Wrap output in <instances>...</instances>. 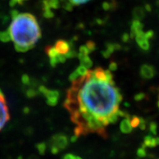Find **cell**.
<instances>
[{
    "mask_svg": "<svg viewBox=\"0 0 159 159\" xmlns=\"http://www.w3.org/2000/svg\"><path fill=\"white\" fill-rule=\"evenodd\" d=\"M122 100V94L114 81L98 79L93 70L72 81L63 106L76 125L75 136L78 138L96 133L106 139V127L111 117L119 111Z\"/></svg>",
    "mask_w": 159,
    "mask_h": 159,
    "instance_id": "cell-1",
    "label": "cell"
},
{
    "mask_svg": "<svg viewBox=\"0 0 159 159\" xmlns=\"http://www.w3.org/2000/svg\"><path fill=\"white\" fill-rule=\"evenodd\" d=\"M8 30L15 49L20 52L33 48L41 37V28L37 19L28 13L19 14L13 19Z\"/></svg>",
    "mask_w": 159,
    "mask_h": 159,
    "instance_id": "cell-2",
    "label": "cell"
},
{
    "mask_svg": "<svg viewBox=\"0 0 159 159\" xmlns=\"http://www.w3.org/2000/svg\"><path fill=\"white\" fill-rule=\"evenodd\" d=\"M10 119L9 110L3 93L0 89V130L4 128Z\"/></svg>",
    "mask_w": 159,
    "mask_h": 159,
    "instance_id": "cell-3",
    "label": "cell"
},
{
    "mask_svg": "<svg viewBox=\"0 0 159 159\" xmlns=\"http://www.w3.org/2000/svg\"><path fill=\"white\" fill-rule=\"evenodd\" d=\"M52 152L56 154L59 151L63 150L68 145V139L64 135H56L52 137Z\"/></svg>",
    "mask_w": 159,
    "mask_h": 159,
    "instance_id": "cell-4",
    "label": "cell"
},
{
    "mask_svg": "<svg viewBox=\"0 0 159 159\" xmlns=\"http://www.w3.org/2000/svg\"><path fill=\"white\" fill-rule=\"evenodd\" d=\"M41 91L43 93V94L46 97L47 99V103L50 105H55L57 103L59 97V93L56 91L49 90L44 88V87H41Z\"/></svg>",
    "mask_w": 159,
    "mask_h": 159,
    "instance_id": "cell-5",
    "label": "cell"
},
{
    "mask_svg": "<svg viewBox=\"0 0 159 159\" xmlns=\"http://www.w3.org/2000/svg\"><path fill=\"white\" fill-rule=\"evenodd\" d=\"M137 44L139 46L141 49L144 51H148L150 49V43H149V39L147 36L146 33L144 31H141L137 33L135 36Z\"/></svg>",
    "mask_w": 159,
    "mask_h": 159,
    "instance_id": "cell-6",
    "label": "cell"
},
{
    "mask_svg": "<svg viewBox=\"0 0 159 159\" xmlns=\"http://www.w3.org/2000/svg\"><path fill=\"white\" fill-rule=\"evenodd\" d=\"M156 75V69L152 65L144 64L140 68V75L144 79H152Z\"/></svg>",
    "mask_w": 159,
    "mask_h": 159,
    "instance_id": "cell-7",
    "label": "cell"
},
{
    "mask_svg": "<svg viewBox=\"0 0 159 159\" xmlns=\"http://www.w3.org/2000/svg\"><path fill=\"white\" fill-rule=\"evenodd\" d=\"M55 48L59 54L66 55L67 53L71 50V43L67 42L64 40H58L56 41Z\"/></svg>",
    "mask_w": 159,
    "mask_h": 159,
    "instance_id": "cell-8",
    "label": "cell"
},
{
    "mask_svg": "<svg viewBox=\"0 0 159 159\" xmlns=\"http://www.w3.org/2000/svg\"><path fill=\"white\" fill-rule=\"evenodd\" d=\"M143 28H144V25H143V24L141 22V21L134 19V21H132L130 25V37L135 38L137 33L143 30Z\"/></svg>",
    "mask_w": 159,
    "mask_h": 159,
    "instance_id": "cell-9",
    "label": "cell"
},
{
    "mask_svg": "<svg viewBox=\"0 0 159 159\" xmlns=\"http://www.w3.org/2000/svg\"><path fill=\"white\" fill-rule=\"evenodd\" d=\"M121 49V46L117 43H108L106 44V49L102 52V54L105 58H108L112 53L116 50H119Z\"/></svg>",
    "mask_w": 159,
    "mask_h": 159,
    "instance_id": "cell-10",
    "label": "cell"
},
{
    "mask_svg": "<svg viewBox=\"0 0 159 159\" xmlns=\"http://www.w3.org/2000/svg\"><path fill=\"white\" fill-rule=\"evenodd\" d=\"M130 116L125 117V119H123L122 122H121L120 130L123 134H128L132 132L133 128L130 125Z\"/></svg>",
    "mask_w": 159,
    "mask_h": 159,
    "instance_id": "cell-11",
    "label": "cell"
},
{
    "mask_svg": "<svg viewBox=\"0 0 159 159\" xmlns=\"http://www.w3.org/2000/svg\"><path fill=\"white\" fill-rule=\"evenodd\" d=\"M133 17L134 19L142 21L145 17V10L142 7H136L133 11Z\"/></svg>",
    "mask_w": 159,
    "mask_h": 159,
    "instance_id": "cell-12",
    "label": "cell"
},
{
    "mask_svg": "<svg viewBox=\"0 0 159 159\" xmlns=\"http://www.w3.org/2000/svg\"><path fill=\"white\" fill-rule=\"evenodd\" d=\"M157 146L156 144V138H154L153 136H151V135H148L144 138V143H143L142 147L144 148H156Z\"/></svg>",
    "mask_w": 159,
    "mask_h": 159,
    "instance_id": "cell-13",
    "label": "cell"
},
{
    "mask_svg": "<svg viewBox=\"0 0 159 159\" xmlns=\"http://www.w3.org/2000/svg\"><path fill=\"white\" fill-rule=\"evenodd\" d=\"M80 65L83 66H85V68L87 69H90L93 65L92 61H91L90 57H89V55L85 56L84 57H83V58L80 59Z\"/></svg>",
    "mask_w": 159,
    "mask_h": 159,
    "instance_id": "cell-14",
    "label": "cell"
},
{
    "mask_svg": "<svg viewBox=\"0 0 159 159\" xmlns=\"http://www.w3.org/2000/svg\"><path fill=\"white\" fill-rule=\"evenodd\" d=\"M0 41H2V42H9L10 41H11L9 30L0 31Z\"/></svg>",
    "mask_w": 159,
    "mask_h": 159,
    "instance_id": "cell-15",
    "label": "cell"
},
{
    "mask_svg": "<svg viewBox=\"0 0 159 159\" xmlns=\"http://www.w3.org/2000/svg\"><path fill=\"white\" fill-rule=\"evenodd\" d=\"M130 122L131 126L133 128H136L137 127H139V124H140V118H139L138 116H134L130 119Z\"/></svg>",
    "mask_w": 159,
    "mask_h": 159,
    "instance_id": "cell-16",
    "label": "cell"
},
{
    "mask_svg": "<svg viewBox=\"0 0 159 159\" xmlns=\"http://www.w3.org/2000/svg\"><path fill=\"white\" fill-rule=\"evenodd\" d=\"M47 2L51 8H53V9L59 8L60 7L59 0H47Z\"/></svg>",
    "mask_w": 159,
    "mask_h": 159,
    "instance_id": "cell-17",
    "label": "cell"
},
{
    "mask_svg": "<svg viewBox=\"0 0 159 159\" xmlns=\"http://www.w3.org/2000/svg\"><path fill=\"white\" fill-rule=\"evenodd\" d=\"M63 1H64V0H63ZM66 1L69 2H70L73 6H75V5H83V4L88 2L91 1V0H66Z\"/></svg>",
    "mask_w": 159,
    "mask_h": 159,
    "instance_id": "cell-18",
    "label": "cell"
},
{
    "mask_svg": "<svg viewBox=\"0 0 159 159\" xmlns=\"http://www.w3.org/2000/svg\"><path fill=\"white\" fill-rule=\"evenodd\" d=\"M76 71L78 73L80 76H83V75H85L87 72H88V69L85 68L83 66H79L78 68L77 69Z\"/></svg>",
    "mask_w": 159,
    "mask_h": 159,
    "instance_id": "cell-19",
    "label": "cell"
},
{
    "mask_svg": "<svg viewBox=\"0 0 159 159\" xmlns=\"http://www.w3.org/2000/svg\"><path fill=\"white\" fill-rule=\"evenodd\" d=\"M137 156L139 158H144L147 156V151L145 150V148L142 147V148H139L138 150H137Z\"/></svg>",
    "mask_w": 159,
    "mask_h": 159,
    "instance_id": "cell-20",
    "label": "cell"
},
{
    "mask_svg": "<svg viewBox=\"0 0 159 159\" xmlns=\"http://www.w3.org/2000/svg\"><path fill=\"white\" fill-rule=\"evenodd\" d=\"M86 47H88V49L90 50V52H91L94 51L95 49H96V43H95L94 41H89L88 42L86 43Z\"/></svg>",
    "mask_w": 159,
    "mask_h": 159,
    "instance_id": "cell-21",
    "label": "cell"
},
{
    "mask_svg": "<svg viewBox=\"0 0 159 159\" xmlns=\"http://www.w3.org/2000/svg\"><path fill=\"white\" fill-rule=\"evenodd\" d=\"M157 128H158V126H157V124L156 122H152L150 125V130L151 134L154 136H156L157 134Z\"/></svg>",
    "mask_w": 159,
    "mask_h": 159,
    "instance_id": "cell-22",
    "label": "cell"
},
{
    "mask_svg": "<svg viewBox=\"0 0 159 159\" xmlns=\"http://www.w3.org/2000/svg\"><path fill=\"white\" fill-rule=\"evenodd\" d=\"M117 68H118V66L117 63L114 62V61H111L109 64V70L110 71H116Z\"/></svg>",
    "mask_w": 159,
    "mask_h": 159,
    "instance_id": "cell-23",
    "label": "cell"
},
{
    "mask_svg": "<svg viewBox=\"0 0 159 159\" xmlns=\"http://www.w3.org/2000/svg\"><path fill=\"white\" fill-rule=\"evenodd\" d=\"M63 159H82L80 157L76 156L73 154H66L63 156Z\"/></svg>",
    "mask_w": 159,
    "mask_h": 159,
    "instance_id": "cell-24",
    "label": "cell"
},
{
    "mask_svg": "<svg viewBox=\"0 0 159 159\" xmlns=\"http://www.w3.org/2000/svg\"><path fill=\"white\" fill-rule=\"evenodd\" d=\"M139 127L142 130H145V128H146V122L143 118H140V124H139Z\"/></svg>",
    "mask_w": 159,
    "mask_h": 159,
    "instance_id": "cell-25",
    "label": "cell"
},
{
    "mask_svg": "<svg viewBox=\"0 0 159 159\" xmlns=\"http://www.w3.org/2000/svg\"><path fill=\"white\" fill-rule=\"evenodd\" d=\"M19 15V13L17 10H12L11 11V19L13 20L16 19V18Z\"/></svg>",
    "mask_w": 159,
    "mask_h": 159,
    "instance_id": "cell-26",
    "label": "cell"
},
{
    "mask_svg": "<svg viewBox=\"0 0 159 159\" xmlns=\"http://www.w3.org/2000/svg\"><path fill=\"white\" fill-rule=\"evenodd\" d=\"M144 94H143V93H140V94H136V96H135V99H136V101H140V100H142L144 98Z\"/></svg>",
    "mask_w": 159,
    "mask_h": 159,
    "instance_id": "cell-27",
    "label": "cell"
},
{
    "mask_svg": "<svg viewBox=\"0 0 159 159\" xmlns=\"http://www.w3.org/2000/svg\"><path fill=\"white\" fill-rule=\"evenodd\" d=\"M146 34H147V36L149 39H151L153 38V35H154V32L152 30H149L148 32H146Z\"/></svg>",
    "mask_w": 159,
    "mask_h": 159,
    "instance_id": "cell-28",
    "label": "cell"
},
{
    "mask_svg": "<svg viewBox=\"0 0 159 159\" xmlns=\"http://www.w3.org/2000/svg\"><path fill=\"white\" fill-rule=\"evenodd\" d=\"M129 39H130V35H129L128 34H127V33H125V34L123 35V36H122L123 41H125V42H126V41H128Z\"/></svg>",
    "mask_w": 159,
    "mask_h": 159,
    "instance_id": "cell-29",
    "label": "cell"
},
{
    "mask_svg": "<svg viewBox=\"0 0 159 159\" xmlns=\"http://www.w3.org/2000/svg\"><path fill=\"white\" fill-rule=\"evenodd\" d=\"M145 9H146L147 11H151L150 6L149 5H146V6H145Z\"/></svg>",
    "mask_w": 159,
    "mask_h": 159,
    "instance_id": "cell-30",
    "label": "cell"
},
{
    "mask_svg": "<svg viewBox=\"0 0 159 159\" xmlns=\"http://www.w3.org/2000/svg\"><path fill=\"white\" fill-rule=\"evenodd\" d=\"M24 1H25V0H18V4H20V5H22Z\"/></svg>",
    "mask_w": 159,
    "mask_h": 159,
    "instance_id": "cell-31",
    "label": "cell"
},
{
    "mask_svg": "<svg viewBox=\"0 0 159 159\" xmlns=\"http://www.w3.org/2000/svg\"><path fill=\"white\" fill-rule=\"evenodd\" d=\"M156 144H157V145H159V137H156Z\"/></svg>",
    "mask_w": 159,
    "mask_h": 159,
    "instance_id": "cell-32",
    "label": "cell"
},
{
    "mask_svg": "<svg viewBox=\"0 0 159 159\" xmlns=\"http://www.w3.org/2000/svg\"><path fill=\"white\" fill-rule=\"evenodd\" d=\"M158 108H159V99H158Z\"/></svg>",
    "mask_w": 159,
    "mask_h": 159,
    "instance_id": "cell-33",
    "label": "cell"
},
{
    "mask_svg": "<svg viewBox=\"0 0 159 159\" xmlns=\"http://www.w3.org/2000/svg\"><path fill=\"white\" fill-rule=\"evenodd\" d=\"M158 159H159V158H158Z\"/></svg>",
    "mask_w": 159,
    "mask_h": 159,
    "instance_id": "cell-34",
    "label": "cell"
}]
</instances>
